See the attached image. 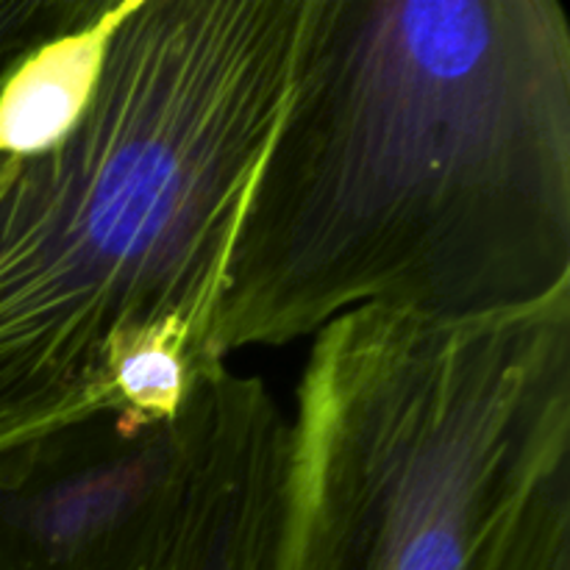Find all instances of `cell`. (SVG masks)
<instances>
[{"label":"cell","instance_id":"obj_1","mask_svg":"<svg viewBox=\"0 0 570 570\" xmlns=\"http://www.w3.org/2000/svg\"><path fill=\"white\" fill-rule=\"evenodd\" d=\"M570 289L560 0H301L237 220L215 356L354 309L482 321Z\"/></svg>","mask_w":570,"mask_h":570},{"label":"cell","instance_id":"obj_2","mask_svg":"<svg viewBox=\"0 0 570 570\" xmlns=\"http://www.w3.org/2000/svg\"><path fill=\"white\" fill-rule=\"evenodd\" d=\"M298 26L301 0H134L72 131L0 156V451L115 410L142 334L209 340Z\"/></svg>","mask_w":570,"mask_h":570},{"label":"cell","instance_id":"obj_3","mask_svg":"<svg viewBox=\"0 0 570 570\" xmlns=\"http://www.w3.org/2000/svg\"><path fill=\"white\" fill-rule=\"evenodd\" d=\"M570 557V289L510 315L354 309L315 334L267 570Z\"/></svg>","mask_w":570,"mask_h":570},{"label":"cell","instance_id":"obj_4","mask_svg":"<svg viewBox=\"0 0 570 570\" xmlns=\"http://www.w3.org/2000/svg\"><path fill=\"white\" fill-rule=\"evenodd\" d=\"M187 460V404L173 421L95 412L0 451V570H148Z\"/></svg>","mask_w":570,"mask_h":570},{"label":"cell","instance_id":"obj_5","mask_svg":"<svg viewBox=\"0 0 570 570\" xmlns=\"http://www.w3.org/2000/svg\"><path fill=\"white\" fill-rule=\"evenodd\" d=\"M189 460L148 570H267L289 421L259 379L217 365L189 399Z\"/></svg>","mask_w":570,"mask_h":570},{"label":"cell","instance_id":"obj_6","mask_svg":"<svg viewBox=\"0 0 570 570\" xmlns=\"http://www.w3.org/2000/svg\"><path fill=\"white\" fill-rule=\"evenodd\" d=\"M134 0H89L65 31L22 56L0 83V156L50 148L72 131L98 92L117 26Z\"/></svg>","mask_w":570,"mask_h":570},{"label":"cell","instance_id":"obj_7","mask_svg":"<svg viewBox=\"0 0 570 570\" xmlns=\"http://www.w3.org/2000/svg\"><path fill=\"white\" fill-rule=\"evenodd\" d=\"M89 0H0V83L37 45L65 31Z\"/></svg>","mask_w":570,"mask_h":570},{"label":"cell","instance_id":"obj_8","mask_svg":"<svg viewBox=\"0 0 570 570\" xmlns=\"http://www.w3.org/2000/svg\"><path fill=\"white\" fill-rule=\"evenodd\" d=\"M551 570H570V557H566V560H560V562H557V566L551 568Z\"/></svg>","mask_w":570,"mask_h":570}]
</instances>
